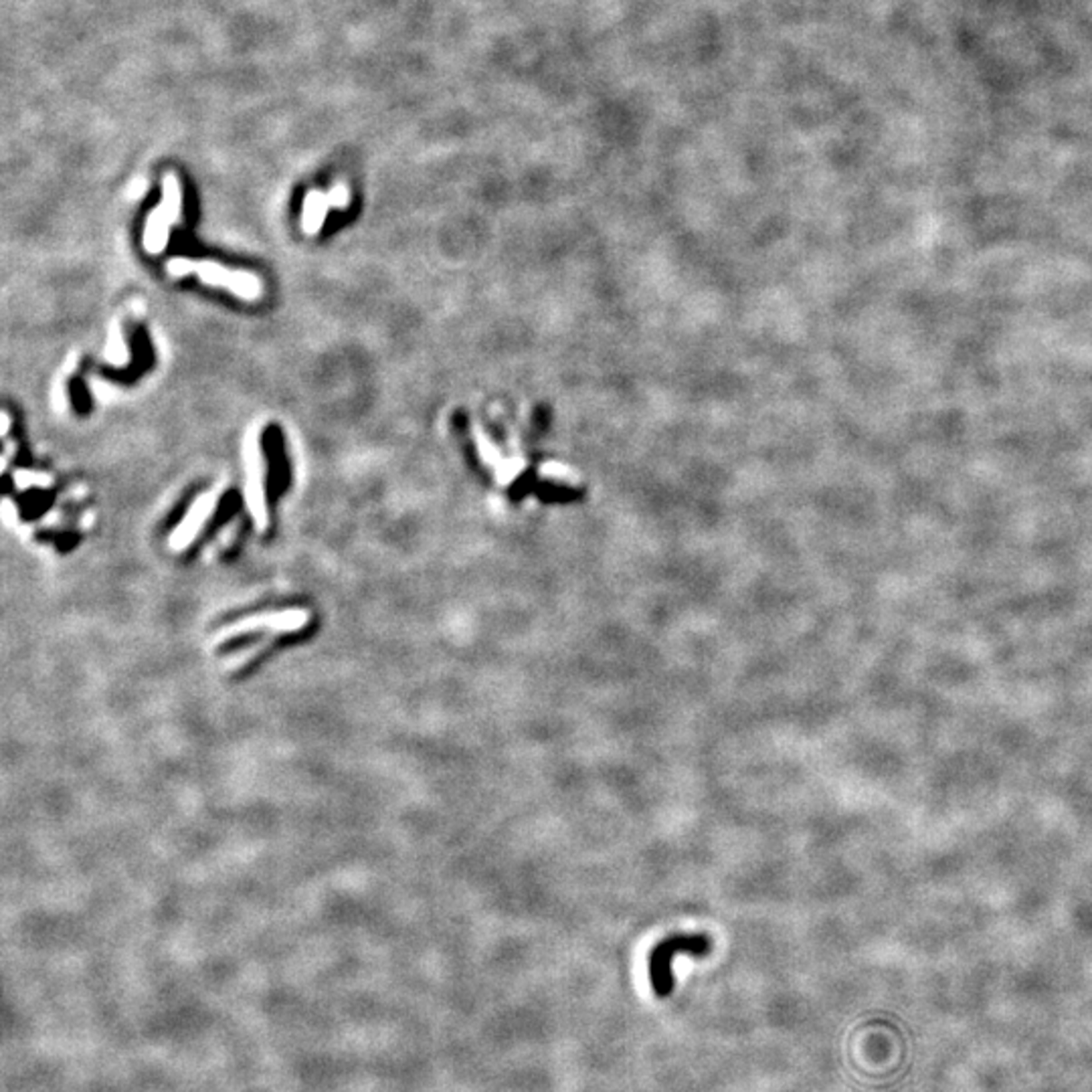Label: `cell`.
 Returning a JSON list of instances; mask_svg holds the SVG:
<instances>
[{"mask_svg":"<svg viewBox=\"0 0 1092 1092\" xmlns=\"http://www.w3.org/2000/svg\"><path fill=\"white\" fill-rule=\"evenodd\" d=\"M217 504H219L217 490L201 494V496L193 502L191 508L186 510L183 522L174 528L173 534H170V549L184 551L186 546H189L196 536H199L202 526L207 524V520L211 518L212 512H215Z\"/></svg>","mask_w":1092,"mask_h":1092,"instance_id":"5b68a950","label":"cell"},{"mask_svg":"<svg viewBox=\"0 0 1092 1092\" xmlns=\"http://www.w3.org/2000/svg\"><path fill=\"white\" fill-rule=\"evenodd\" d=\"M243 466H245V502L255 520V526L263 531L268 526V498H266V464L261 456L259 429L251 428L247 431L243 443Z\"/></svg>","mask_w":1092,"mask_h":1092,"instance_id":"3957f363","label":"cell"},{"mask_svg":"<svg viewBox=\"0 0 1092 1092\" xmlns=\"http://www.w3.org/2000/svg\"><path fill=\"white\" fill-rule=\"evenodd\" d=\"M106 361L109 364L122 366L127 361H130V351H127V344L122 334V328H119L118 322H112V326H109V334H108V343H106Z\"/></svg>","mask_w":1092,"mask_h":1092,"instance_id":"52a82bcc","label":"cell"},{"mask_svg":"<svg viewBox=\"0 0 1092 1092\" xmlns=\"http://www.w3.org/2000/svg\"><path fill=\"white\" fill-rule=\"evenodd\" d=\"M181 212H183L181 183H178V178L170 173L165 178V194H162V202L155 211H152V215L146 221V227H144V249H146L150 255H160L166 249L168 239H170V229H173L176 221H181Z\"/></svg>","mask_w":1092,"mask_h":1092,"instance_id":"277c9868","label":"cell"},{"mask_svg":"<svg viewBox=\"0 0 1092 1092\" xmlns=\"http://www.w3.org/2000/svg\"><path fill=\"white\" fill-rule=\"evenodd\" d=\"M166 269L170 276L174 278H184L189 276V273H196L202 284L229 289L233 296L241 297L245 302H255L263 296V284L255 273L221 266L217 261H193L186 258H173L168 261Z\"/></svg>","mask_w":1092,"mask_h":1092,"instance_id":"6da1fadb","label":"cell"},{"mask_svg":"<svg viewBox=\"0 0 1092 1092\" xmlns=\"http://www.w3.org/2000/svg\"><path fill=\"white\" fill-rule=\"evenodd\" d=\"M712 951V941L706 935H672L655 946L650 955V979L655 995H670L673 987L672 961L676 955L706 957Z\"/></svg>","mask_w":1092,"mask_h":1092,"instance_id":"7a4b0ae2","label":"cell"},{"mask_svg":"<svg viewBox=\"0 0 1092 1092\" xmlns=\"http://www.w3.org/2000/svg\"><path fill=\"white\" fill-rule=\"evenodd\" d=\"M351 201V194L344 184H338L330 193L312 191L304 199V212H302V229L306 235H315L320 231L324 219L328 215L330 207L343 209Z\"/></svg>","mask_w":1092,"mask_h":1092,"instance_id":"8992f818","label":"cell"},{"mask_svg":"<svg viewBox=\"0 0 1092 1092\" xmlns=\"http://www.w3.org/2000/svg\"><path fill=\"white\" fill-rule=\"evenodd\" d=\"M3 421H5V429H3V435H6V431H8V413H3Z\"/></svg>","mask_w":1092,"mask_h":1092,"instance_id":"ba28073f","label":"cell"}]
</instances>
